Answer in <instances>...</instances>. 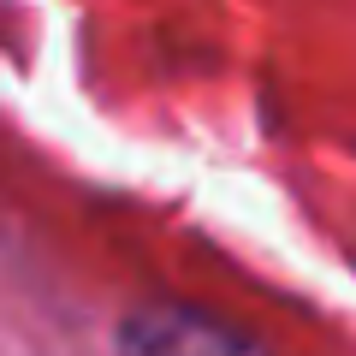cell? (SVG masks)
Instances as JSON below:
<instances>
[{"label": "cell", "instance_id": "1", "mask_svg": "<svg viewBox=\"0 0 356 356\" xmlns=\"http://www.w3.org/2000/svg\"><path fill=\"white\" fill-rule=\"evenodd\" d=\"M119 356H261L250 339H238L232 327L196 315V309L154 303L125 315L119 327Z\"/></svg>", "mask_w": 356, "mask_h": 356}]
</instances>
